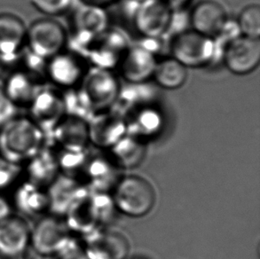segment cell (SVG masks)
Listing matches in <instances>:
<instances>
[{"label":"cell","instance_id":"cell-1","mask_svg":"<svg viewBox=\"0 0 260 259\" xmlns=\"http://www.w3.org/2000/svg\"><path fill=\"white\" fill-rule=\"evenodd\" d=\"M79 103L92 116L113 109L119 101L122 86L114 70L89 68L78 86Z\"/></svg>","mask_w":260,"mask_h":259},{"label":"cell","instance_id":"cell-2","mask_svg":"<svg viewBox=\"0 0 260 259\" xmlns=\"http://www.w3.org/2000/svg\"><path fill=\"white\" fill-rule=\"evenodd\" d=\"M155 202V187L141 176L123 177L116 183L113 192V204L128 217H145L154 209Z\"/></svg>","mask_w":260,"mask_h":259},{"label":"cell","instance_id":"cell-3","mask_svg":"<svg viewBox=\"0 0 260 259\" xmlns=\"http://www.w3.org/2000/svg\"><path fill=\"white\" fill-rule=\"evenodd\" d=\"M170 51L171 56L186 69H200L213 61L218 51V43L216 39L191 28L173 38Z\"/></svg>","mask_w":260,"mask_h":259},{"label":"cell","instance_id":"cell-4","mask_svg":"<svg viewBox=\"0 0 260 259\" xmlns=\"http://www.w3.org/2000/svg\"><path fill=\"white\" fill-rule=\"evenodd\" d=\"M160 39H144L129 46L117 70L120 76L131 84H143L151 80L158 61Z\"/></svg>","mask_w":260,"mask_h":259},{"label":"cell","instance_id":"cell-5","mask_svg":"<svg viewBox=\"0 0 260 259\" xmlns=\"http://www.w3.org/2000/svg\"><path fill=\"white\" fill-rule=\"evenodd\" d=\"M68 39L63 26L55 20L47 18L34 21L27 28L26 45L31 54L48 60L65 50Z\"/></svg>","mask_w":260,"mask_h":259},{"label":"cell","instance_id":"cell-6","mask_svg":"<svg viewBox=\"0 0 260 259\" xmlns=\"http://www.w3.org/2000/svg\"><path fill=\"white\" fill-rule=\"evenodd\" d=\"M130 46L124 32L109 27L91 41L85 53V59L91 67L114 70L119 66Z\"/></svg>","mask_w":260,"mask_h":259},{"label":"cell","instance_id":"cell-7","mask_svg":"<svg viewBox=\"0 0 260 259\" xmlns=\"http://www.w3.org/2000/svg\"><path fill=\"white\" fill-rule=\"evenodd\" d=\"M173 12L164 0H143L134 12V28L144 39H162L172 26Z\"/></svg>","mask_w":260,"mask_h":259},{"label":"cell","instance_id":"cell-8","mask_svg":"<svg viewBox=\"0 0 260 259\" xmlns=\"http://www.w3.org/2000/svg\"><path fill=\"white\" fill-rule=\"evenodd\" d=\"M1 129L0 146L14 157L31 154L39 147L42 137L39 125L31 119L15 117Z\"/></svg>","mask_w":260,"mask_h":259},{"label":"cell","instance_id":"cell-9","mask_svg":"<svg viewBox=\"0 0 260 259\" xmlns=\"http://www.w3.org/2000/svg\"><path fill=\"white\" fill-rule=\"evenodd\" d=\"M223 61L225 68L236 76L252 73L259 66V39L236 36L225 43Z\"/></svg>","mask_w":260,"mask_h":259},{"label":"cell","instance_id":"cell-10","mask_svg":"<svg viewBox=\"0 0 260 259\" xmlns=\"http://www.w3.org/2000/svg\"><path fill=\"white\" fill-rule=\"evenodd\" d=\"M88 69V61L84 57L71 50H64L47 60L46 72L54 85L71 89L78 87Z\"/></svg>","mask_w":260,"mask_h":259},{"label":"cell","instance_id":"cell-11","mask_svg":"<svg viewBox=\"0 0 260 259\" xmlns=\"http://www.w3.org/2000/svg\"><path fill=\"white\" fill-rule=\"evenodd\" d=\"M89 141L101 148H110L127 134L126 117L109 110L95 114L88 122Z\"/></svg>","mask_w":260,"mask_h":259},{"label":"cell","instance_id":"cell-12","mask_svg":"<svg viewBox=\"0 0 260 259\" xmlns=\"http://www.w3.org/2000/svg\"><path fill=\"white\" fill-rule=\"evenodd\" d=\"M130 251L126 236L114 229L91 233L85 244L88 259H125Z\"/></svg>","mask_w":260,"mask_h":259},{"label":"cell","instance_id":"cell-13","mask_svg":"<svg viewBox=\"0 0 260 259\" xmlns=\"http://www.w3.org/2000/svg\"><path fill=\"white\" fill-rule=\"evenodd\" d=\"M189 21L192 29L216 39L229 24V16L218 1L202 0L191 11Z\"/></svg>","mask_w":260,"mask_h":259},{"label":"cell","instance_id":"cell-14","mask_svg":"<svg viewBox=\"0 0 260 259\" xmlns=\"http://www.w3.org/2000/svg\"><path fill=\"white\" fill-rule=\"evenodd\" d=\"M30 230L21 217L11 216L0 222V256L21 257L30 242Z\"/></svg>","mask_w":260,"mask_h":259},{"label":"cell","instance_id":"cell-15","mask_svg":"<svg viewBox=\"0 0 260 259\" xmlns=\"http://www.w3.org/2000/svg\"><path fill=\"white\" fill-rule=\"evenodd\" d=\"M68 240V228L54 217H46L36 224L30 235V242L38 252L52 255L65 247Z\"/></svg>","mask_w":260,"mask_h":259},{"label":"cell","instance_id":"cell-16","mask_svg":"<svg viewBox=\"0 0 260 259\" xmlns=\"http://www.w3.org/2000/svg\"><path fill=\"white\" fill-rule=\"evenodd\" d=\"M34 123L55 126L66 115L67 102L60 91L42 89L38 91L29 105Z\"/></svg>","mask_w":260,"mask_h":259},{"label":"cell","instance_id":"cell-17","mask_svg":"<svg viewBox=\"0 0 260 259\" xmlns=\"http://www.w3.org/2000/svg\"><path fill=\"white\" fill-rule=\"evenodd\" d=\"M127 133L139 139L155 136L165 124V116L155 103L146 102L136 106L126 117Z\"/></svg>","mask_w":260,"mask_h":259},{"label":"cell","instance_id":"cell-18","mask_svg":"<svg viewBox=\"0 0 260 259\" xmlns=\"http://www.w3.org/2000/svg\"><path fill=\"white\" fill-rule=\"evenodd\" d=\"M27 28L16 15L0 14V59L13 60L26 44Z\"/></svg>","mask_w":260,"mask_h":259},{"label":"cell","instance_id":"cell-19","mask_svg":"<svg viewBox=\"0 0 260 259\" xmlns=\"http://www.w3.org/2000/svg\"><path fill=\"white\" fill-rule=\"evenodd\" d=\"M56 136L64 147L71 151H82L89 141L86 120L78 115H65L55 125Z\"/></svg>","mask_w":260,"mask_h":259},{"label":"cell","instance_id":"cell-20","mask_svg":"<svg viewBox=\"0 0 260 259\" xmlns=\"http://www.w3.org/2000/svg\"><path fill=\"white\" fill-rule=\"evenodd\" d=\"M39 91L32 74L17 71L5 80V95L12 103L18 106H29Z\"/></svg>","mask_w":260,"mask_h":259},{"label":"cell","instance_id":"cell-21","mask_svg":"<svg viewBox=\"0 0 260 259\" xmlns=\"http://www.w3.org/2000/svg\"><path fill=\"white\" fill-rule=\"evenodd\" d=\"M109 149L114 165L123 169L134 168L141 165L146 154L143 141L128 133Z\"/></svg>","mask_w":260,"mask_h":259},{"label":"cell","instance_id":"cell-22","mask_svg":"<svg viewBox=\"0 0 260 259\" xmlns=\"http://www.w3.org/2000/svg\"><path fill=\"white\" fill-rule=\"evenodd\" d=\"M152 79L165 90H178L186 84L187 69L173 57H166L157 61Z\"/></svg>","mask_w":260,"mask_h":259},{"label":"cell","instance_id":"cell-23","mask_svg":"<svg viewBox=\"0 0 260 259\" xmlns=\"http://www.w3.org/2000/svg\"><path fill=\"white\" fill-rule=\"evenodd\" d=\"M96 205V201L85 198L77 203V206L72 207L71 224L84 230L89 229L90 232L98 224L101 218V212Z\"/></svg>","mask_w":260,"mask_h":259},{"label":"cell","instance_id":"cell-24","mask_svg":"<svg viewBox=\"0 0 260 259\" xmlns=\"http://www.w3.org/2000/svg\"><path fill=\"white\" fill-rule=\"evenodd\" d=\"M236 26L240 35L251 39L260 38V7L258 4H250L240 12Z\"/></svg>","mask_w":260,"mask_h":259},{"label":"cell","instance_id":"cell-25","mask_svg":"<svg viewBox=\"0 0 260 259\" xmlns=\"http://www.w3.org/2000/svg\"><path fill=\"white\" fill-rule=\"evenodd\" d=\"M37 10L48 16H59L70 10L73 0H30Z\"/></svg>","mask_w":260,"mask_h":259},{"label":"cell","instance_id":"cell-26","mask_svg":"<svg viewBox=\"0 0 260 259\" xmlns=\"http://www.w3.org/2000/svg\"><path fill=\"white\" fill-rule=\"evenodd\" d=\"M16 106L6 97V95H0V128L15 118Z\"/></svg>","mask_w":260,"mask_h":259},{"label":"cell","instance_id":"cell-27","mask_svg":"<svg viewBox=\"0 0 260 259\" xmlns=\"http://www.w3.org/2000/svg\"><path fill=\"white\" fill-rule=\"evenodd\" d=\"M11 217V205L3 196H0V222Z\"/></svg>","mask_w":260,"mask_h":259},{"label":"cell","instance_id":"cell-28","mask_svg":"<svg viewBox=\"0 0 260 259\" xmlns=\"http://www.w3.org/2000/svg\"><path fill=\"white\" fill-rule=\"evenodd\" d=\"M116 0H81L83 4H87V5H92L96 7H104L110 6L111 4L115 3Z\"/></svg>","mask_w":260,"mask_h":259},{"label":"cell","instance_id":"cell-29","mask_svg":"<svg viewBox=\"0 0 260 259\" xmlns=\"http://www.w3.org/2000/svg\"><path fill=\"white\" fill-rule=\"evenodd\" d=\"M173 11L180 9L189 3L191 0H164Z\"/></svg>","mask_w":260,"mask_h":259},{"label":"cell","instance_id":"cell-30","mask_svg":"<svg viewBox=\"0 0 260 259\" xmlns=\"http://www.w3.org/2000/svg\"><path fill=\"white\" fill-rule=\"evenodd\" d=\"M64 259H88L87 257H86V256H82V255H78V254H75V255H73V256H69V255H67V256H65L64 257Z\"/></svg>","mask_w":260,"mask_h":259},{"label":"cell","instance_id":"cell-31","mask_svg":"<svg viewBox=\"0 0 260 259\" xmlns=\"http://www.w3.org/2000/svg\"><path fill=\"white\" fill-rule=\"evenodd\" d=\"M5 94V80L0 78V95Z\"/></svg>","mask_w":260,"mask_h":259},{"label":"cell","instance_id":"cell-32","mask_svg":"<svg viewBox=\"0 0 260 259\" xmlns=\"http://www.w3.org/2000/svg\"><path fill=\"white\" fill-rule=\"evenodd\" d=\"M133 1H134V2H137V3H139V2H141V1H143V0H133Z\"/></svg>","mask_w":260,"mask_h":259},{"label":"cell","instance_id":"cell-33","mask_svg":"<svg viewBox=\"0 0 260 259\" xmlns=\"http://www.w3.org/2000/svg\"><path fill=\"white\" fill-rule=\"evenodd\" d=\"M14 259H22V258H21V257H18V258H14Z\"/></svg>","mask_w":260,"mask_h":259}]
</instances>
